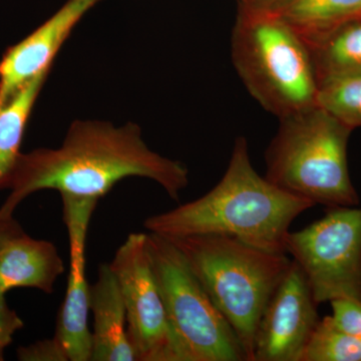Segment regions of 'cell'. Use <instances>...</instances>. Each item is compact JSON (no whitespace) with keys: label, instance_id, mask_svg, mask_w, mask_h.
I'll return each mask as SVG.
<instances>
[{"label":"cell","instance_id":"6da1fadb","mask_svg":"<svg viewBox=\"0 0 361 361\" xmlns=\"http://www.w3.org/2000/svg\"><path fill=\"white\" fill-rule=\"evenodd\" d=\"M129 177L154 180L176 201L189 184L186 166L152 151L137 123L75 121L59 148L20 154L0 215L13 217L21 202L42 190L99 200Z\"/></svg>","mask_w":361,"mask_h":361},{"label":"cell","instance_id":"7a4b0ae2","mask_svg":"<svg viewBox=\"0 0 361 361\" xmlns=\"http://www.w3.org/2000/svg\"><path fill=\"white\" fill-rule=\"evenodd\" d=\"M314 204L287 193L256 172L248 142L235 140L224 176L211 191L145 220L149 232L164 237L224 235L271 253L287 254L293 221Z\"/></svg>","mask_w":361,"mask_h":361},{"label":"cell","instance_id":"3957f363","mask_svg":"<svg viewBox=\"0 0 361 361\" xmlns=\"http://www.w3.org/2000/svg\"><path fill=\"white\" fill-rule=\"evenodd\" d=\"M186 260L211 300L238 336L248 361L266 304L292 259L224 235L169 238Z\"/></svg>","mask_w":361,"mask_h":361},{"label":"cell","instance_id":"277c9868","mask_svg":"<svg viewBox=\"0 0 361 361\" xmlns=\"http://www.w3.org/2000/svg\"><path fill=\"white\" fill-rule=\"evenodd\" d=\"M231 54L249 94L278 118L317 104L318 84L307 45L278 14L241 4Z\"/></svg>","mask_w":361,"mask_h":361},{"label":"cell","instance_id":"5b68a950","mask_svg":"<svg viewBox=\"0 0 361 361\" xmlns=\"http://www.w3.org/2000/svg\"><path fill=\"white\" fill-rule=\"evenodd\" d=\"M279 122L265 152L266 179L315 206H357L348 164L353 129L317 104Z\"/></svg>","mask_w":361,"mask_h":361},{"label":"cell","instance_id":"8992f818","mask_svg":"<svg viewBox=\"0 0 361 361\" xmlns=\"http://www.w3.org/2000/svg\"><path fill=\"white\" fill-rule=\"evenodd\" d=\"M146 248L178 361H248L234 329L177 247L166 237L149 232Z\"/></svg>","mask_w":361,"mask_h":361},{"label":"cell","instance_id":"52a82bcc","mask_svg":"<svg viewBox=\"0 0 361 361\" xmlns=\"http://www.w3.org/2000/svg\"><path fill=\"white\" fill-rule=\"evenodd\" d=\"M286 253L302 271L316 303L361 301V207L329 208L322 219L289 232Z\"/></svg>","mask_w":361,"mask_h":361},{"label":"cell","instance_id":"ba28073f","mask_svg":"<svg viewBox=\"0 0 361 361\" xmlns=\"http://www.w3.org/2000/svg\"><path fill=\"white\" fill-rule=\"evenodd\" d=\"M109 264L122 292L137 360L178 361L163 298L147 253L146 234H130Z\"/></svg>","mask_w":361,"mask_h":361},{"label":"cell","instance_id":"9c48e42d","mask_svg":"<svg viewBox=\"0 0 361 361\" xmlns=\"http://www.w3.org/2000/svg\"><path fill=\"white\" fill-rule=\"evenodd\" d=\"M317 306L302 271L292 260L259 320L253 361H301L320 322Z\"/></svg>","mask_w":361,"mask_h":361},{"label":"cell","instance_id":"30bf717a","mask_svg":"<svg viewBox=\"0 0 361 361\" xmlns=\"http://www.w3.org/2000/svg\"><path fill=\"white\" fill-rule=\"evenodd\" d=\"M63 219L70 242V272L65 299L56 320L54 338L68 361L92 360L89 327L90 287L85 276L87 232L97 199L61 194Z\"/></svg>","mask_w":361,"mask_h":361},{"label":"cell","instance_id":"8fae6325","mask_svg":"<svg viewBox=\"0 0 361 361\" xmlns=\"http://www.w3.org/2000/svg\"><path fill=\"white\" fill-rule=\"evenodd\" d=\"M102 0H68L54 16L0 61V108L32 78L51 71L52 61L85 14Z\"/></svg>","mask_w":361,"mask_h":361},{"label":"cell","instance_id":"7c38bea8","mask_svg":"<svg viewBox=\"0 0 361 361\" xmlns=\"http://www.w3.org/2000/svg\"><path fill=\"white\" fill-rule=\"evenodd\" d=\"M90 311L94 319L90 361H137L122 292L109 263L99 265L97 281L90 285Z\"/></svg>","mask_w":361,"mask_h":361},{"label":"cell","instance_id":"4fadbf2b","mask_svg":"<svg viewBox=\"0 0 361 361\" xmlns=\"http://www.w3.org/2000/svg\"><path fill=\"white\" fill-rule=\"evenodd\" d=\"M63 272L65 264L58 247L23 233L0 249V296L14 288H35L51 294Z\"/></svg>","mask_w":361,"mask_h":361},{"label":"cell","instance_id":"5bb4252c","mask_svg":"<svg viewBox=\"0 0 361 361\" xmlns=\"http://www.w3.org/2000/svg\"><path fill=\"white\" fill-rule=\"evenodd\" d=\"M303 40L310 51L318 85L361 73V18Z\"/></svg>","mask_w":361,"mask_h":361},{"label":"cell","instance_id":"9a60e30c","mask_svg":"<svg viewBox=\"0 0 361 361\" xmlns=\"http://www.w3.org/2000/svg\"><path fill=\"white\" fill-rule=\"evenodd\" d=\"M49 75L47 71L32 78L0 108V190L8 186L21 154L26 123Z\"/></svg>","mask_w":361,"mask_h":361},{"label":"cell","instance_id":"2e32d148","mask_svg":"<svg viewBox=\"0 0 361 361\" xmlns=\"http://www.w3.org/2000/svg\"><path fill=\"white\" fill-rule=\"evenodd\" d=\"M303 39L361 18V0H281L267 7Z\"/></svg>","mask_w":361,"mask_h":361},{"label":"cell","instance_id":"e0dca14e","mask_svg":"<svg viewBox=\"0 0 361 361\" xmlns=\"http://www.w3.org/2000/svg\"><path fill=\"white\" fill-rule=\"evenodd\" d=\"M301 361H361V338L339 329L331 316L320 319Z\"/></svg>","mask_w":361,"mask_h":361},{"label":"cell","instance_id":"ac0fdd59","mask_svg":"<svg viewBox=\"0 0 361 361\" xmlns=\"http://www.w3.org/2000/svg\"><path fill=\"white\" fill-rule=\"evenodd\" d=\"M316 104L351 129L361 127V73L318 85Z\"/></svg>","mask_w":361,"mask_h":361},{"label":"cell","instance_id":"d6986e66","mask_svg":"<svg viewBox=\"0 0 361 361\" xmlns=\"http://www.w3.org/2000/svg\"><path fill=\"white\" fill-rule=\"evenodd\" d=\"M331 318L339 329L361 338V301L337 299L332 301Z\"/></svg>","mask_w":361,"mask_h":361},{"label":"cell","instance_id":"ffe728a7","mask_svg":"<svg viewBox=\"0 0 361 361\" xmlns=\"http://www.w3.org/2000/svg\"><path fill=\"white\" fill-rule=\"evenodd\" d=\"M16 356L20 361H68L54 337L18 348Z\"/></svg>","mask_w":361,"mask_h":361},{"label":"cell","instance_id":"44dd1931","mask_svg":"<svg viewBox=\"0 0 361 361\" xmlns=\"http://www.w3.org/2000/svg\"><path fill=\"white\" fill-rule=\"evenodd\" d=\"M23 326L25 322L9 307L6 296H0V361L4 360V351L13 342L14 334Z\"/></svg>","mask_w":361,"mask_h":361},{"label":"cell","instance_id":"7402d4cb","mask_svg":"<svg viewBox=\"0 0 361 361\" xmlns=\"http://www.w3.org/2000/svg\"><path fill=\"white\" fill-rule=\"evenodd\" d=\"M25 233L20 223L14 217H4L0 215V249L13 237Z\"/></svg>","mask_w":361,"mask_h":361},{"label":"cell","instance_id":"603a6c76","mask_svg":"<svg viewBox=\"0 0 361 361\" xmlns=\"http://www.w3.org/2000/svg\"><path fill=\"white\" fill-rule=\"evenodd\" d=\"M279 1H281V0H240L241 4L258 7V8H267V7L273 6V4H277Z\"/></svg>","mask_w":361,"mask_h":361}]
</instances>
